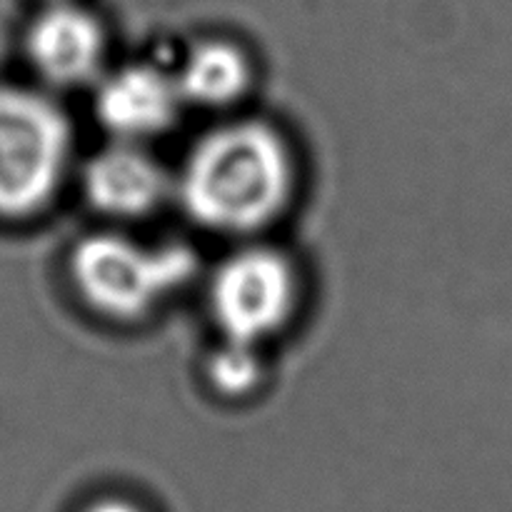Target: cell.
<instances>
[{
  "mask_svg": "<svg viewBox=\"0 0 512 512\" xmlns=\"http://www.w3.org/2000/svg\"><path fill=\"white\" fill-rule=\"evenodd\" d=\"M295 188L293 148L258 118H230L205 130L173 175V195L195 225L240 240L283 218Z\"/></svg>",
  "mask_w": 512,
  "mask_h": 512,
  "instance_id": "1",
  "label": "cell"
},
{
  "mask_svg": "<svg viewBox=\"0 0 512 512\" xmlns=\"http://www.w3.org/2000/svg\"><path fill=\"white\" fill-rule=\"evenodd\" d=\"M68 270L85 308L113 323H138L188 288L198 263L185 245L103 230L75 243Z\"/></svg>",
  "mask_w": 512,
  "mask_h": 512,
  "instance_id": "2",
  "label": "cell"
},
{
  "mask_svg": "<svg viewBox=\"0 0 512 512\" xmlns=\"http://www.w3.org/2000/svg\"><path fill=\"white\" fill-rule=\"evenodd\" d=\"M73 125L50 95L0 85V220H30L63 190Z\"/></svg>",
  "mask_w": 512,
  "mask_h": 512,
  "instance_id": "3",
  "label": "cell"
},
{
  "mask_svg": "<svg viewBox=\"0 0 512 512\" xmlns=\"http://www.w3.org/2000/svg\"><path fill=\"white\" fill-rule=\"evenodd\" d=\"M300 280L273 245L245 243L220 260L208 283V308L220 340L263 348L293 320Z\"/></svg>",
  "mask_w": 512,
  "mask_h": 512,
  "instance_id": "4",
  "label": "cell"
},
{
  "mask_svg": "<svg viewBox=\"0 0 512 512\" xmlns=\"http://www.w3.org/2000/svg\"><path fill=\"white\" fill-rule=\"evenodd\" d=\"M93 88L95 120L110 140L120 143H153L185 110L173 70L153 60L105 70Z\"/></svg>",
  "mask_w": 512,
  "mask_h": 512,
  "instance_id": "5",
  "label": "cell"
},
{
  "mask_svg": "<svg viewBox=\"0 0 512 512\" xmlns=\"http://www.w3.org/2000/svg\"><path fill=\"white\" fill-rule=\"evenodd\" d=\"M25 53L35 75L53 88L95 85L108 70V35L98 15L75 0H58L30 23Z\"/></svg>",
  "mask_w": 512,
  "mask_h": 512,
  "instance_id": "6",
  "label": "cell"
},
{
  "mask_svg": "<svg viewBox=\"0 0 512 512\" xmlns=\"http://www.w3.org/2000/svg\"><path fill=\"white\" fill-rule=\"evenodd\" d=\"M83 195L108 220L130 223L158 213L173 198V175L148 145L110 140L83 165Z\"/></svg>",
  "mask_w": 512,
  "mask_h": 512,
  "instance_id": "7",
  "label": "cell"
},
{
  "mask_svg": "<svg viewBox=\"0 0 512 512\" xmlns=\"http://www.w3.org/2000/svg\"><path fill=\"white\" fill-rule=\"evenodd\" d=\"M170 70L185 108L210 113L230 110L253 85V63L248 53L225 38H205L190 45Z\"/></svg>",
  "mask_w": 512,
  "mask_h": 512,
  "instance_id": "8",
  "label": "cell"
},
{
  "mask_svg": "<svg viewBox=\"0 0 512 512\" xmlns=\"http://www.w3.org/2000/svg\"><path fill=\"white\" fill-rule=\"evenodd\" d=\"M205 373H208V383L215 393L238 400L248 398L260 388L265 378V363L258 345L220 340L218 348L210 353Z\"/></svg>",
  "mask_w": 512,
  "mask_h": 512,
  "instance_id": "9",
  "label": "cell"
},
{
  "mask_svg": "<svg viewBox=\"0 0 512 512\" xmlns=\"http://www.w3.org/2000/svg\"><path fill=\"white\" fill-rule=\"evenodd\" d=\"M85 512H140L135 508L133 503H128V500H118V498H105L100 500V503L90 505Z\"/></svg>",
  "mask_w": 512,
  "mask_h": 512,
  "instance_id": "10",
  "label": "cell"
},
{
  "mask_svg": "<svg viewBox=\"0 0 512 512\" xmlns=\"http://www.w3.org/2000/svg\"><path fill=\"white\" fill-rule=\"evenodd\" d=\"M48 3H58V0H48Z\"/></svg>",
  "mask_w": 512,
  "mask_h": 512,
  "instance_id": "11",
  "label": "cell"
}]
</instances>
